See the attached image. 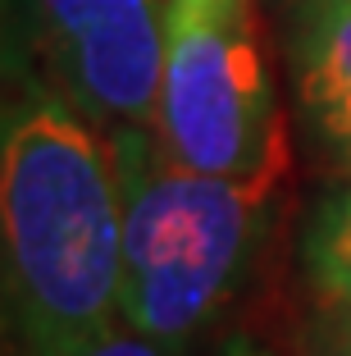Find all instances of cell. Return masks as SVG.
Wrapping results in <instances>:
<instances>
[{
    "mask_svg": "<svg viewBox=\"0 0 351 356\" xmlns=\"http://www.w3.org/2000/svg\"><path fill=\"white\" fill-rule=\"evenodd\" d=\"M297 87L324 133L351 142V0H329L306 32Z\"/></svg>",
    "mask_w": 351,
    "mask_h": 356,
    "instance_id": "5",
    "label": "cell"
},
{
    "mask_svg": "<svg viewBox=\"0 0 351 356\" xmlns=\"http://www.w3.org/2000/svg\"><path fill=\"white\" fill-rule=\"evenodd\" d=\"M151 133L169 160L201 174H256L292 156L251 0L224 10L169 0V51Z\"/></svg>",
    "mask_w": 351,
    "mask_h": 356,
    "instance_id": "3",
    "label": "cell"
},
{
    "mask_svg": "<svg viewBox=\"0 0 351 356\" xmlns=\"http://www.w3.org/2000/svg\"><path fill=\"white\" fill-rule=\"evenodd\" d=\"M105 133L124 188L119 315L137 334L187 347L242 283L292 156L256 174H201L169 160L151 128Z\"/></svg>",
    "mask_w": 351,
    "mask_h": 356,
    "instance_id": "2",
    "label": "cell"
},
{
    "mask_svg": "<svg viewBox=\"0 0 351 356\" xmlns=\"http://www.w3.org/2000/svg\"><path fill=\"white\" fill-rule=\"evenodd\" d=\"M224 356H265V352H256V347H251V343H233V347H228Z\"/></svg>",
    "mask_w": 351,
    "mask_h": 356,
    "instance_id": "9",
    "label": "cell"
},
{
    "mask_svg": "<svg viewBox=\"0 0 351 356\" xmlns=\"http://www.w3.org/2000/svg\"><path fill=\"white\" fill-rule=\"evenodd\" d=\"M174 5H201V10H224V5H247V0H174Z\"/></svg>",
    "mask_w": 351,
    "mask_h": 356,
    "instance_id": "8",
    "label": "cell"
},
{
    "mask_svg": "<svg viewBox=\"0 0 351 356\" xmlns=\"http://www.w3.org/2000/svg\"><path fill=\"white\" fill-rule=\"evenodd\" d=\"M310 274L329 302L351 306V192L333 201L310 233Z\"/></svg>",
    "mask_w": 351,
    "mask_h": 356,
    "instance_id": "6",
    "label": "cell"
},
{
    "mask_svg": "<svg viewBox=\"0 0 351 356\" xmlns=\"http://www.w3.org/2000/svg\"><path fill=\"white\" fill-rule=\"evenodd\" d=\"M124 188L110 133L64 92L0 110V325L19 356H73L124 320Z\"/></svg>",
    "mask_w": 351,
    "mask_h": 356,
    "instance_id": "1",
    "label": "cell"
},
{
    "mask_svg": "<svg viewBox=\"0 0 351 356\" xmlns=\"http://www.w3.org/2000/svg\"><path fill=\"white\" fill-rule=\"evenodd\" d=\"M60 92L96 124L151 128L169 51L165 0H28Z\"/></svg>",
    "mask_w": 351,
    "mask_h": 356,
    "instance_id": "4",
    "label": "cell"
},
{
    "mask_svg": "<svg viewBox=\"0 0 351 356\" xmlns=\"http://www.w3.org/2000/svg\"><path fill=\"white\" fill-rule=\"evenodd\" d=\"M73 356H183V347L146 338V334H137L128 320H114L105 334H96L92 343H83Z\"/></svg>",
    "mask_w": 351,
    "mask_h": 356,
    "instance_id": "7",
    "label": "cell"
}]
</instances>
